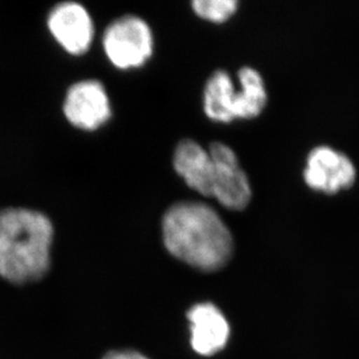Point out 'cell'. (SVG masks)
Segmentation results:
<instances>
[{"label": "cell", "mask_w": 359, "mask_h": 359, "mask_svg": "<svg viewBox=\"0 0 359 359\" xmlns=\"http://www.w3.org/2000/svg\"><path fill=\"white\" fill-rule=\"evenodd\" d=\"M162 231L170 254L201 271L224 268L234 250L231 231L206 203L187 201L170 207Z\"/></svg>", "instance_id": "6da1fadb"}, {"label": "cell", "mask_w": 359, "mask_h": 359, "mask_svg": "<svg viewBox=\"0 0 359 359\" xmlns=\"http://www.w3.org/2000/svg\"><path fill=\"white\" fill-rule=\"evenodd\" d=\"M238 6L236 0H196L192 3L197 15L215 24L227 21L236 12Z\"/></svg>", "instance_id": "7c38bea8"}, {"label": "cell", "mask_w": 359, "mask_h": 359, "mask_svg": "<svg viewBox=\"0 0 359 359\" xmlns=\"http://www.w3.org/2000/svg\"><path fill=\"white\" fill-rule=\"evenodd\" d=\"M304 178L313 190L335 194L353 187L356 169L344 154L329 147H318L309 155Z\"/></svg>", "instance_id": "5b68a950"}, {"label": "cell", "mask_w": 359, "mask_h": 359, "mask_svg": "<svg viewBox=\"0 0 359 359\" xmlns=\"http://www.w3.org/2000/svg\"><path fill=\"white\" fill-rule=\"evenodd\" d=\"M63 109L69 122L85 130L99 128L111 116L109 95L102 83L95 81L72 85L67 92Z\"/></svg>", "instance_id": "8992f818"}, {"label": "cell", "mask_w": 359, "mask_h": 359, "mask_svg": "<svg viewBox=\"0 0 359 359\" xmlns=\"http://www.w3.org/2000/svg\"><path fill=\"white\" fill-rule=\"evenodd\" d=\"M238 79L242 90L238 92L235 118L255 119L263 112L268 102L264 81L259 72L249 67L241 69Z\"/></svg>", "instance_id": "8fae6325"}, {"label": "cell", "mask_w": 359, "mask_h": 359, "mask_svg": "<svg viewBox=\"0 0 359 359\" xmlns=\"http://www.w3.org/2000/svg\"><path fill=\"white\" fill-rule=\"evenodd\" d=\"M190 321L191 346L203 356H212L227 346L231 328L217 306L199 304L187 313Z\"/></svg>", "instance_id": "ba28073f"}, {"label": "cell", "mask_w": 359, "mask_h": 359, "mask_svg": "<svg viewBox=\"0 0 359 359\" xmlns=\"http://www.w3.org/2000/svg\"><path fill=\"white\" fill-rule=\"evenodd\" d=\"M100 359H150L137 350L113 349L109 350Z\"/></svg>", "instance_id": "4fadbf2b"}, {"label": "cell", "mask_w": 359, "mask_h": 359, "mask_svg": "<svg viewBox=\"0 0 359 359\" xmlns=\"http://www.w3.org/2000/svg\"><path fill=\"white\" fill-rule=\"evenodd\" d=\"M173 166L191 189L206 197L213 196V161L197 142L183 140L175 151Z\"/></svg>", "instance_id": "9c48e42d"}, {"label": "cell", "mask_w": 359, "mask_h": 359, "mask_svg": "<svg viewBox=\"0 0 359 359\" xmlns=\"http://www.w3.org/2000/svg\"><path fill=\"white\" fill-rule=\"evenodd\" d=\"M208 153L214 164L212 197L228 210H244L250 203V183L234 151L224 143L214 142Z\"/></svg>", "instance_id": "277c9868"}, {"label": "cell", "mask_w": 359, "mask_h": 359, "mask_svg": "<svg viewBox=\"0 0 359 359\" xmlns=\"http://www.w3.org/2000/svg\"><path fill=\"white\" fill-rule=\"evenodd\" d=\"M238 92L227 72L219 70L210 76L203 93V107L210 119L231 122L235 118Z\"/></svg>", "instance_id": "30bf717a"}, {"label": "cell", "mask_w": 359, "mask_h": 359, "mask_svg": "<svg viewBox=\"0 0 359 359\" xmlns=\"http://www.w3.org/2000/svg\"><path fill=\"white\" fill-rule=\"evenodd\" d=\"M51 34L72 55L84 54L93 39V24L81 4L67 1L54 7L48 17Z\"/></svg>", "instance_id": "52a82bcc"}, {"label": "cell", "mask_w": 359, "mask_h": 359, "mask_svg": "<svg viewBox=\"0 0 359 359\" xmlns=\"http://www.w3.org/2000/svg\"><path fill=\"white\" fill-rule=\"evenodd\" d=\"M104 49L119 69L137 68L153 54V34L146 21L133 15L113 21L104 34Z\"/></svg>", "instance_id": "3957f363"}, {"label": "cell", "mask_w": 359, "mask_h": 359, "mask_svg": "<svg viewBox=\"0 0 359 359\" xmlns=\"http://www.w3.org/2000/svg\"><path fill=\"white\" fill-rule=\"evenodd\" d=\"M54 227L46 215L26 208L0 212V278L14 286L34 284L51 268Z\"/></svg>", "instance_id": "7a4b0ae2"}]
</instances>
